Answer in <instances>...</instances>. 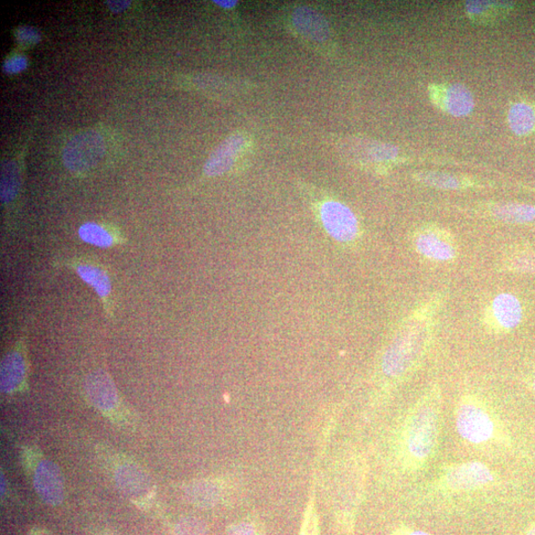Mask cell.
I'll return each mask as SVG.
<instances>
[{"mask_svg":"<svg viewBox=\"0 0 535 535\" xmlns=\"http://www.w3.org/2000/svg\"><path fill=\"white\" fill-rule=\"evenodd\" d=\"M442 392L428 389L405 414L398 437L399 462L405 472H419L435 456L442 425Z\"/></svg>","mask_w":535,"mask_h":535,"instance_id":"obj_1","label":"cell"},{"mask_svg":"<svg viewBox=\"0 0 535 535\" xmlns=\"http://www.w3.org/2000/svg\"><path fill=\"white\" fill-rule=\"evenodd\" d=\"M437 308L436 301L428 303L401 324L382 358L384 378L392 383L401 382L419 367L430 346Z\"/></svg>","mask_w":535,"mask_h":535,"instance_id":"obj_2","label":"cell"},{"mask_svg":"<svg viewBox=\"0 0 535 535\" xmlns=\"http://www.w3.org/2000/svg\"><path fill=\"white\" fill-rule=\"evenodd\" d=\"M310 207L327 237L344 248H352L361 238V227L355 213L345 203L306 189Z\"/></svg>","mask_w":535,"mask_h":535,"instance_id":"obj_3","label":"cell"},{"mask_svg":"<svg viewBox=\"0 0 535 535\" xmlns=\"http://www.w3.org/2000/svg\"><path fill=\"white\" fill-rule=\"evenodd\" d=\"M457 432L470 444L482 446L495 441L498 423L487 404L474 394H465L455 409Z\"/></svg>","mask_w":535,"mask_h":535,"instance_id":"obj_4","label":"cell"},{"mask_svg":"<svg viewBox=\"0 0 535 535\" xmlns=\"http://www.w3.org/2000/svg\"><path fill=\"white\" fill-rule=\"evenodd\" d=\"M495 482L493 471L484 463L467 462L445 467L436 486L451 493H467L490 487Z\"/></svg>","mask_w":535,"mask_h":535,"instance_id":"obj_5","label":"cell"},{"mask_svg":"<svg viewBox=\"0 0 535 535\" xmlns=\"http://www.w3.org/2000/svg\"><path fill=\"white\" fill-rule=\"evenodd\" d=\"M105 154L102 136L85 131L73 137L63 151V160L71 173L82 175L98 165Z\"/></svg>","mask_w":535,"mask_h":535,"instance_id":"obj_6","label":"cell"},{"mask_svg":"<svg viewBox=\"0 0 535 535\" xmlns=\"http://www.w3.org/2000/svg\"><path fill=\"white\" fill-rule=\"evenodd\" d=\"M413 241L415 250L428 260L445 263L457 257L456 242L444 229L423 227L414 233Z\"/></svg>","mask_w":535,"mask_h":535,"instance_id":"obj_7","label":"cell"},{"mask_svg":"<svg viewBox=\"0 0 535 535\" xmlns=\"http://www.w3.org/2000/svg\"><path fill=\"white\" fill-rule=\"evenodd\" d=\"M67 266L77 273L81 279L95 292L101 298L107 316L113 315L112 281L106 268L100 263L88 259H73L67 261Z\"/></svg>","mask_w":535,"mask_h":535,"instance_id":"obj_8","label":"cell"},{"mask_svg":"<svg viewBox=\"0 0 535 535\" xmlns=\"http://www.w3.org/2000/svg\"><path fill=\"white\" fill-rule=\"evenodd\" d=\"M430 96L438 109L456 117L468 115L475 105L473 94L462 83L431 85Z\"/></svg>","mask_w":535,"mask_h":535,"instance_id":"obj_9","label":"cell"},{"mask_svg":"<svg viewBox=\"0 0 535 535\" xmlns=\"http://www.w3.org/2000/svg\"><path fill=\"white\" fill-rule=\"evenodd\" d=\"M246 138L242 134H233L224 141L210 155L203 173L208 178H217L226 175L238 162L239 155L246 147Z\"/></svg>","mask_w":535,"mask_h":535,"instance_id":"obj_10","label":"cell"},{"mask_svg":"<svg viewBox=\"0 0 535 535\" xmlns=\"http://www.w3.org/2000/svg\"><path fill=\"white\" fill-rule=\"evenodd\" d=\"M34 486L40 499L47 505L56 507L63 500V482L59 467L50 462L43 460L35 470Z\"/></svg>","mask_w":535,"mask_h":535,"instance_id":"obj_11","label":"cell"},{"mask_svg":"<svg viewBox=\"0 0 535 535\" xmlns=\"http://www.w3.org/2000/svg\"><path fill=\"white\" fill-rule=\"evenodd\" d=\"M84 391L96 409L112 412L119 403V394L109 374L96 370L88 374L84 381Z\"/></svg>","mask_w":535,"mask_h":535,"instance_id":"obj_12","label":"cell"},{"mask_svg":"<svg viewBox=\"0 0 535 535\" xmlns=\"http://www.w3.org/2000/svg\"><path fill=\"white\" fill-rule=\"evenodd\" d=\"M115 482L123 494L133 501H143L152 494L151 482L141 468L132 464L116 470Z\"/></svg>","mask_w":535,"mask_h":535,"instance_id":"obj_13","label":"cell"},{"mask_svg":"<svg viewBox=\"0 0 535 535\" xmlns=\"http://www.w3.org/2000/svg\"><path fill=\"white\" fill-rule=\"evenodd\" d=\"M27 376L25 356L19 348L7 353L0 368V388L4 394H13L23 386Z\"/></svg>","mask_w":535,"mask_h":535,"instance_id":"obj_14","label":"cell"},{"mask_svg":"<svg viewBox=\"0 0 535 535\" xmlns=\"http://www.w3.org/2000/svg\"><path fill=\"white\" fill-rule=\"evenodd\" d=\"M491 320L501 330L517 327L522 317V307L519 299L510 294H501L491 303Z\"/></svg>","mask_w":535,"mask_h":535,"instance_id":"obj_15","label":"cell"},{"mask_svg":"<svg viewBox=\"0 0 535 535\" xmlns=\"http://www.w3.org/2000/svg\"><path fill=\"white\" fill-rule=\"evenodd\" d=\"M293 21L299 34L309 40L324 42L329 36L326 21L312 9L297 8L293 15Z\"/></svg>","mask_w":535,"mask_h":535,"instance_id":"obj_16","label":"cell"},{"mask_svg":"<svg viewBox=\"0 0 535 535\" xmlns=\"http://www.w3.org/2000/svg\"><path fill=\"white\" fill-rule=\"evenodd\" d=\"M468 17L478 24H493L504 19L513 8L508 2H467L465 5Z\"/></svg>","mask_w":535,"mask_h":535,"instance_id":"obj_17","label":"cell"},{"mask_svg":"<svg viewBox=\"0 0 535 535\" xmlns=\"http://www.w3.org/2000/svg\"><path fill=\"white\" fill-rule=\"evenodd\" d=\"M78 234L82 241L99 248H112L124 243L120 233L96 222L83 224Z\"/></svg>","mask_w":535,"mask_h":535,"instance_id":"obj_18","label":"cell"},{"mask_svg":"<svg viewBox=\"0 0 535 535\" xmlns=\"http://www.w3.org/2000/svg\"><path fill=\"white\" fill-rule=\"evenodd\" d=\"M508 122L513 133L528 136L535 132V104L529 102L513 103L508 113Z\"/></svg>","mask_w":535,"mask_h":535,"instance_id":"obj_19","label":"cell"},{"mask_svg":"<svg viewBox=\"0 0 535 535\" xmlns=\"http://www.w3.org/2000/svg\"><path fill=\"white\" fill-rule=\"evenodd\" d=\"M495 219L512 224L531 222L535 219V208L524 203H498L491 208Z\"/></svg>","mask_w":535,"mask_h":535,"instance_id":"obj_20","label":"cell"},{"mask_svg":"<svg viewBox=\"0 0 535 535\" xmlns=\"http://www.w3.org/2000/svg\"><path fill=\"white\" fill-rule=\"evenodd\" d=\"M20 170L14 160H5L2 165V180H0V199L8 205L14 201L20 190Z\"/></svg>","mask_w":535,"mask_h":535,"instance_id":"obj_21","label":"cell"},{"mask_svg":"<svg viewBox=\"0 0 535 535\" xmlns=\"http://www.w3.org/2000/svg\"><path fill=\"white\" fill-rule=\"evenodd\" d=\"M414 178L422 184L442 190H460L473 185L466 179L440 172H420Z\"/></svg>","mask_w":535,"mask_h":535,"instance_id":"obj_22","label":"cell"},{"mask_svg":"<svg viewBox=\"0 0 535 535\" xmlns=\"http://www.w3.org/2000/svg\"><path fill=\"white\" fill-rule=\"evenodd\" d=\"M15 38L19 44L32 46L37 44L41 39V35L36 28L24 26L15 31Z\"/></svg>","mask_w":535,"mask_h":535,"instance_id":"obj_23","label":"cell"},{"mask_svg":"<svg viewBox=\"0 0 535 535\" xmlns=\"http://www.w3.org/2000/svg\"><path fill=\"white\" fill-rule=\"evenodd\" d=\"M27 59L24 56H14L9 58L4 65V70L7 73H18L27 67Z\"/></svg>","mask_w":535,"mask_h":535,"instance_id":"obj_24","label":"cell"},{"mask_svg":"<svg viewBox=\"0 0 535 535\" xmlns=\"http://www.w3.org/2000/svg\"><path fill=\"white\" fill-rule=\"evenodd\" d=\"M106 5L110 7L112 13L119 14L130 7L131 2H130V0H113V2L112 0H109V2H106Z\"/></svg>","mask_w":535,"mask_h":535,"instance_id":"obj_25","label":"cell"},{"mask_svg":"<svg viewBox=\"0 0 535 535\" xmlns=\"http://www.w3.org/2000/svg\"><path fill=\"white\" fill-rule=\"evenodd\" d=\"M392 535H431L430 533L415 530L410 528L402 527L397 530H394Z\"/></svg>","mask_w":535,"mask_h":535,"instance_id":"obj_26","label":"cell"},{"mask_svg":"<svg viewBox=\"0 0 535 535\" xmlns=\"http://www.w3.org/2000/svg\"><path fill=\"white\" fill-rule=\"evenodd\" d=\"M214 4H217L219 6L224 7V8H230V7H234L235 5H237V2H214Z\"/></svg>","mask_w":535,"mask_h":535,"instance_id":"obj_27","label":"cell"},{"mask_svg":"<svg viewBox=\"0 0 535 535\" xmlns=\"http://www.w3.org/2000/svg\"><path fill=\"white\" fill-rule=\"evenodd\" d=\"M524 535H535V523L530 528V530L526 534H524Z\"/></svg>","mask_w":535,"mask_h":535,"instance_id":"obj_28","label":"cell"},{"mask_svg":"<svg viewBox=\"0 0 535 535\" xmlns=\"http://www.w3.org/2000/svg\"><path fill=\"white\" fill-rule=\"evenodd\" d=\"M533 390H534V393H535V379L533 381Z\"/></svg>","mask_w":535,"mask_h":535,"instance_id":"obj_29","label":"cell"}]
</instances>
